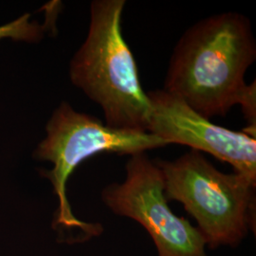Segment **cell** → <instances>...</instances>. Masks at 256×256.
<instances>
[{"label":"cell","instance_id":"obj_6","mask_svg":"<svg viewBox=\"0 0 256 256\" xmlns=\"http://www.w3.org/2000/svg\"><path fill=\"white\" fill-rule=\"evenodd\" d=\"M152 113L147 132L170 144L207 153L256 183V138L212 124L164 90L147 93Z\"/></svg>","mask_w":256,"mask_h":256},{"label":"cell","instance_id":"obj_4","mask_svg":"<svg viewBox=\"0 0 256 256\" xmlns=\"http://www.w3.org/2000/svg\"><path fill=\"white\" fill-rule=\"evenodd\" d=\"M46 130V138L38 146L34 156L54 165L44 176L52 183L59 198L55 225L78 228L92 236L100 234L101 227L76 218L66 198V183L75 169L102 153L132 156L169 146L149 132L110 128L94 116L75 111L64 102L55 110Z\"/></svg>","mask_w":256,"mask_h":256},{"label":"cell","instance_id":"obj_7","mask_svg":"<svg viewBox=\"0 0 256 256\" xmlns=\"http://www.w3.org/2000/svg\"><path fill=\"white\" fill-rule=\"evenodd\" d=\"M30 14H27L8 25L0 27V39L12 38L25 42L39 41L43 37L46 25L40 26L36 22L30 23Z\"/></svg>","mask_w":256,"mask_h":256},{"label":"cell","instance_id":"obj_2","mask_svg":"<svg viewBox=\"0 0 256 256\" xmlns=\"http://www.w3.org/2000/svg\"><path fill=\"white\" fill-rule=\"evenodd\" d=\"M126 0H94L86 40L70 63L74 86L99 104L106 126L147 132L151 102L122 32Z\"/></svg>","mask_w":256,"mask_h":256},{"label":"cell","instance_id":"obj_3","mask_svg":"<svg viewBox=\"0 0 256 256\" xmlns=\"http://www.w3.org/2000/svg\"><path fill=\"white\" fill-rule=\"evenodd\" d=\"M169 202L182 203L198 223L206 246L236 248L256 228V183L224 174L192 150L176 160H156Z\"/></svg>","mask_w":256,"mask_h":256},{"label":"cell","instance_id":"obj_1","mask_svg":"<svg viewBox=\"0 0 256 256\" xmlns=\"http://www.w3.org/2000/svg\"><path fill=\"white\" fill-rule=\"evenodd\" d=\"M256 60L247 16L230 12L202 19L174 48L164 90L206 119L226 116L250 90L245 75Z\"/></svg>","mask_w":256,"mask_h":256},{"label":"cell","instance_id":"obj_5","mask_svg":"<svg viewBox=\"0 0 256 256\" xmlns=\"http://www.w3.org/2000/svg\"><path fill=\"white\" fill-rule=\"evenodd\" d=\"M126 170L124 182L108 185L102 192L106 207L146 230L158 256H208L200 230L169 207L164 176L155 160L146 153L135 154L128 160Z\"/></svg>","mask_w":256,"mask_h":256}]
</instances>
